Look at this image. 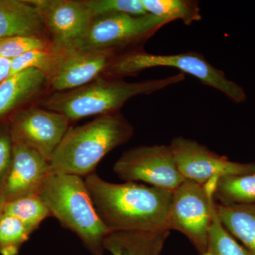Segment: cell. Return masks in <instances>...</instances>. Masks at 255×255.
Segmentation results:
<instances>
[{"label":"cell","mask_w":255,"mask_h":255,"mask_svg":"<svg viewBox=\"0 0 255 255\" xmlns=\"http://www.w3.org/2000/svg\"><path fill=\"white\" fill-rule=\"evenodd\" d=\"M141 2L147 14L169 23L180 20L190 26L202 18L199 2L194 0H141Z\"/></svg>","instance_id":"cell-19"},{"label":"cell","mask_w":255,"mask_h":255,"mask_svg":"<svg viewBox=\"0 0 255 255\" xmlns=\"http://www.w3.org/2000/svg\"><path fill=\"white\" fill-rule=\"evenodd\" d=\"M13 141L12 162L0 189V211L6 203L38 194L50 172V162L44 157L21 142Z\"/></svg>","instance_id":"cell-13"},{"label":"cell","mask_w":255,"mask_h":255,"mask_svg":"<svg viewBox=\"0 0 255 255\" xmlns=\"http://www.w3.org/2000/svg\"><path fill=\"white\" fill-rule=\"evenodd\" d=\"M32 234L20 220L11 215L0 212V253L16 255L23 243Z\"/></svg>","instance_id":"cell-21"},{"label":"cell","mask_w":255,"mask_h":255,"mask_svg":"<svg viewBox=\"0 0 255 255\" xmlns=\"http://www.w3.org/2000/svg\"><path fill=\"white\" fill-rule=\"evenodd\" d=\"M133 133L132 124L119 112L70 127L50 159V172L87 177L105 155L128 142Z\"/></svg>","instance_id":"cell-2"},{"label":"cell","mask_w":255,"mask_h":255,"mask_svg":"<svg viewBox=\"0 0 255 255\" xmlns=\"http://www.w3.org/2000/svg\"><path fill=\"white\" fill-rule=\"evenodd\" d=\"M46 80V75L41 70L28 68L10 75L0 83V122L33 98Z\"/></svg>","instance_id":"cell-14"},{"label":"cell","mask_w":255,"mask_h":255,"mask_svg":"<svg viewBox=\"0 0 255 255\" xmlns=\"http://www.w3.org/2000/svg\"><path fill=\"white\" fill-rule=\"evenodd\" d=\"M113 169L126 182L141 181L169 191H174L185 180L178 170L170 145L132 147L122 154Z\"/></svg>","instance_id":"cell-8"},{"label":"cell","mask_w":255,"mask_h":255,"mask_svg":"<svg viewBox=\"0 0 255 255\" xmlns=\"http://www.w3.org/2000/svg\"><path fill=\"white\" fill-rule=\"evenodd\" d=\"M0 212H1V211H0Z\"/></svg>","instance_id":"cell-29"},{"label":"cell","mask_w":255,"mask_h":255,"mask_svg":"<svg viewBox=\"0 0 255 255\" xmlns=\"http://www.w3.org/2000/svg\"><path fill=\"white\" fill-rule=\"evenodd\" d=\"M58 48L52 46L45 49L30 50L11 60V75L28 68L41 70L46 78L50 75L58 56Z\"/></svg>","instance_id":"cell-23"},{"label":"cell","mask_w":255,"mask_h":255,"mask_svg":"<svg viewBox=\"0 0 255 255\" xmlns=\"http://www.w3.org/2000/svg\"><path fill=\"white\" fill-rule=\"evenodd\" d=\"M36 6L44 27L53 38V45L68 48L81 36L94 18L84 1L31 0Z\"/></svg>","instance_id":"cell-12"},{"label":"cell","mask_w":255,"mask_h":255,"mask_svg":"<svg viewBox=\"0 0 255 255\" xmlns=\"http://www.w3.org/2000/svg\"><path fill=\"white\" fill-rule=\"evenodd\" d=\"M14 141L36 151L50 162L70 122L63 114L38 107L16 111L7 119Z\"/></svg>","instance_id":"cell-9"},{"label":"cell","mask_w":255,"mask_h":255,"mask_svg":"<svg viewBox=\"0 0 255 255\" xmlns=\"http://www.w3.org/2000/svg\"><path fill=\"white\" fill-rule=\"evenodd\" d=\"M52 46L41 36H15L0 41V57L13 60L20 55L36 49Z\"/></svg>","instance_id":"cell-25"},{"label":"cell","mask_w":255,"mask_h":255,"mask_svg":"<svg viewBox=\"0 0 255 255\" xmlns=\"http://www.w3.org/2000/svg\"><path fill=\"white\" fill-rule=\"evenodd\" d=\"M84 180L97 214L110 232L169 231L173 191L133 182L111 183L95 172Z\"/></svg>","instance_id":"cell-1"},{"label":"cell","mask_w":255,"mask_h":255,"mask_svg":"<svg viewBox=\"0 0 255 255\" xmlns=\"http://www.w3.org/2000/svg\"><path fill=\"white\" fill-rule=\"evenodd\" d=\"M94 17L99 15L123 13L141 16L147 14L141 0H85Z\"/></svg>","instance_id":"cell-24"},{"label":"cell","mask_w":255,"mask_h":255,"mask_svg":"<svg viewBox=\"0 0 255 255\" xmlns=\"http://www.w3.org/2000/svg\"><path fill=\"white\" fill-rule=\"evenodd\" d=\"M207 251L213 255H251L223 226L216 211V203L213 210Z\"/></svg>","instance_id":"cell-22"},{"label":"cell","mask_w":255,"mask_h":255,"mask_svg":"<svg viewBox=\"0 0 255 255\" xmlns=\"http://www.w3.org/2000/svg\"><path fill=\"white\" fill-rule=\"evenodd\" d=\"M170 145L181 175L201 185L215 177L255 173V163L233 162L192 139L176 137Z\"/></svg>","instance_id":"cell-10"},{"label":"cell","mask_w":255,"mask_h":255,"mask_svg":"<svg viewBox=\"0 0 255 255\" xmlns=\"http://www.w3.org/2000/svg\"><path fill=\"white\" fill-rule=\"evenodd\" d=\"M214 199L223 205L255 204V173L220 177L215 187Z\"/></svg>","instance_id":"cell-18"},{"label":"cell","mask_w":255,"mask_h":255,"mask_svg":"<svg viewBox=\"0 0 255 255\" xmlns=\"http://www.w3.org/2000/svg\"><path fill=\"white\" fill-rule=\"evenodd\" d=\"M58 48L56 61L46 78L56 92L74 90L93 81L105 73L118 56L110 50Z\"/></svg>","instance_id":"cell-11"},{"label":"cell","mask_w":255,"mask_h":255,"mask_svg":"<svg viewBox=\"0 0 255 255\" xmlns=\"http://www.w3.org/2000/svg\"><path fill=\"white\" fill-rule=\"evenodd\" d=\"M170 231L111 232L105 249L112 255H161Z\"/></svg>","instance_id":"cell-16"},{"label":"cell","mask_w":255,"mask_h":255,"mask_svg":"<svg viewBox=\"0 0 255 255\" xmlns=\"http://www.w3.org/2000/svg\"><path fill=\"white\" fill-rule=\"evenodd\" d=\"M185 80V74L151 79L140 82H126L121 79L99 77L78 88L55 92L42 102L46 110L63 114L70 122L119 112L126 102L140 95H148Z\"/></svg>","instance_id":"cell-3"},{"label":"cell","mask_w":255,"mask_h":255,"mask_svg":"<svg viewBox=\"0 0 255 255\" xmlns=\"http://www.w3.org/2000/svg\"><path fill=\"white\" fill-rule=\"evenodd\" d=\"M11 60L0 57V83L11 75Z\"/></svg>","instance_id":"cell-27"},{"label":"cell","mask_w":255,"mask_h":255,"mask_svg":"<svg viewBox=\"0 0 255 255\" xmlns=\"http://www.w3.org/2000/svg\"><path fill=\"white\" fill-rule=\"evenodd\" d=\"M201 255H213L212 254H211V253H210L209 251H206L205 252V253H203V254H201Z\"/></svg>","instance_id":"cell-28"},{"label":"cell","mask_w":255,"mask_h":255,"mask_svg":"<svg viewBox=\"0 0 255 255\" xmlns=\"http://www.w3.org/2000/svg\"><path fill=\"white\" fill-rule=\"evenodd\" d=\"M219 178L210 179L204 185L185 179L173 191L169 231L175 230L184 234L201 255L208 250L213 210L216 203L215 187Z\"/></svg>","instance_id":"cell-7"},{"label":"cell","mask_w":255,"mask_h":255,"mask_svg":"<svg viewBox=\"0 0 255 255\" xmlns=\"http://www.w3.org/2000/svg\"><path fill=\"white\" fill-rule=\"evenodd\" d=\"M167 67L189 74L206 86L222 92L235 103L246 101L244 90L227 78L201 53L195 51L177 54L161 55L147 53L142 49L132 50L116 57L105 71L108 78L120 79L133 76L147 69Z\"/></svg>","instance_id":"cell-5"},{"label":"cell","mask_w":255,"mask_h":255,"mask_svg":"<svg viewBox=\"0 0 255 255\" xmlns=\"http://www.w3.org/2000/svg\"><path fill=\"white\" fill-rule=\"evenodd\" d=\"M1 211L20 220L32 233L38 229L45 219L51 217L38 194L23 196L6 203Z\"/></svg>","instance_id":"cell-20"},{"label":"cell","mask_w":255,"mask_h":255,"mask_svg":"<svg viewBox=\"0 0 255 255\" xmlns=\"http://www.w3.org/2000/svg\"><path fill=\"white\" fill-rule=\"evenodd\" d=\"M38 196L51 217L75 233L92 255H103L104 244L111 232L97 214L83 178L50 172Z\"/></svg>","instance_id":"cell-4"},{"label":"cell","mask_w":255,"mask_h":255,"mask_svg":"<svg viewBox=\"0 0 255 255\" xmlns=\"http://www.w3.org/2000/svg\"><path fill=\"white\" fill-rule=\"evenodd\" d=\"M14 141L7 120L0 122V189L9 173L13 158Z\"/></svg>","instance_id":"cell-26"},{"label":"cell","mask_w":255,"mask_h":255,"mask_svg":"<svg viewBox=\"0 0 255 255\" xmlns=\"http://www.w3.org/2000/svg\"><path fill=\"white\" fill-rule=\"evenodd\" d=\"M168 23L150 14L99 15L92 18L86 30L68 48L110 50L119 55V50L142 45Z\"/></svg>","instance_id":"cell-6"},{"label":"cell","mask_w":255,"mask_h":255,"mask_svg":"<svg viewBox=\"0 0 255 255\" xmlns=\"http://www.w3.org/2000/svg\"><path fill=\"white\" fill-rule=\"evenodd\" d=\"M216 211L225 228L243 243L251 255H255V204L223 205Z\"/></svg>","instance_id":"cell-17"},{"label":"cell","mask_w":255,"mask_h":255,"mask_svg":"<svg viewBox=\"0 0 255 255\" xmlns=\"http://www.w3.org/2000/svg\"><path fill=\"white\" fill-rule=\"evenodd\" d=\"M45 29L29 1L0 0V41L15 36H40Z\"/></svg>","instance_id":"cell-15"}]
</instances>
